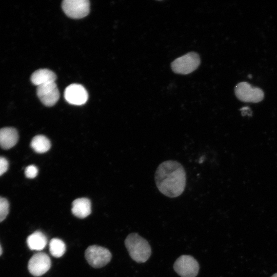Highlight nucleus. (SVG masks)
<instances>
[{
	"label": "nucleus",
	"instance_id": "1",
	"mask_svg": "<svg viewBox=\"0 0 277 277\" xmlns=\"http://www.w3.org/2000/svg\"><path fill=\"white\" fill-rule=\"evenodd\" d=\"M156 186L164 195L176 197L184 192L186 184V174L183 165L174 160L160 164L154 174Z\"/></svg>",
	"mask_w": 277,
	"mask_h": 277
},
{
	"label": "nucleus",
	"instance_id": "2",
	"mask_svg": "<svg viewBox=\"0 0 277 277\" xmlns=\"http://www.w3.org/2000/svg\"><path fill=\"white\" fill-rule=\"evenodd\" d=\"M125 246L131 259L141 263L146 262L151 254L148 241L137 233L129 234L125 240Z\"/></svg>",
	"mask_w": 277,
	"mask_h": 277
},
{
	"label": "nucleus",
	"instance_id": "3",
	"mask_svg": "<svg viewBox=\"0 0 277 277\" xmlns=\"http://www.w3.org/2000/svg\"><path fill=\"white\" fill-rule=\"evenodd\" d=\"M200 64L199 54L191 52L174 60L171 64V67L175 73L188 74L196 70Z\"/></svg>",
	"mask_w": 277,
	"mask_h": 277
},
{
	"label": "nucleus",
	"instance_id": "4",
	"mask_svg": "<svg viewBox=\"0 0 277 277\" xmlns=\"http://www.w3.org/2000/svg\"><path fill=\"white\" fill-rule=\"evenodd\" d=\"M85 257L91 266L98 268L107 265L112 255L108 249L98 245H91L86 249Z\"/></svg>",
	"mask_w": 277,
	"mask_h": 277
},
{
	"label": "nucleus",
	"instance_id": "5",
	"mask_svg": "<svg viewBox=\"0 0 277 277\" xmlns=\"http://www.w3.org/2000/svg\"><path fill=\"white\" fill-rule=\"evenodd\" d=\"M236 97L242 102L258 103L264 97V93L260 88L252 86L246 82L238 83L234 88Z\"/></svg>",
	"mask_w": 277,
	"mask_h": 277
},
{
	"label": "nucleus",
	"instance_id": "6",
	"mask_svg": "<svg viewBox=\"0 0 277 277\" xmlns=\"http://www.w3.org/2000/svg\"><path fill=\"white\" fill-rule=\"evenodd\" d=\"M174 271L181 277H195L199 271L197 261L189 255H182L173 265Z\"/></svg>",
	"mask_w": 277,
	"mask_h": 277
},
{
	"label": "nucleus",
	"instance_id": "7",
	"mask_svg": "<svg viewBox=\"0 0 277 277\" xmlns=\"http://www.w3.org/2000/svg\"><path fill=\"white\" fill-rule=\"evenodd\" d=\"M62 7L65 13L72 18H81L87 16L90 10L88 0H64Z\"/></svg>",
	"mask_w": 277,
	"mask_h": 277
},
{
	"label": "nucleus",
	"instance_id": "8",
	"mask_svg": "<svg viewBox=\"0 0 277 277\" xmlns=\"http://www.w3.org/2000/svg\"><path fill=\"white\" fill-rule=\"evenodd\" d=\"M51 265V260L48 255L44 252H38L29 260L28 269L33 276H39L49 270Z\"/></svg>",
	"mask_w": 277,
	"mask_h": 277
},
{
	"label": "nucleus",
	"instance_id": "9",
	"mask_svg": "<svg viewBox=\"0 0 277 277\" xmlns=\"http://www.w3.org/2000/svg\"><path fill=\"white\" fill-rule=\"evenodd\" d=\"M36 93L41 102L48 107L55 105L60 97V92L55 82L37 86Z\"/></svg>",
	"mask_w": 277,
	"mask_h": 277
},
{
	"label": "nucleus",
	"instance_id": "10",
	"mask_svg": "<svg viewBox=\"0 0 277 277\" xmlns=\"http://www.w3.org/2000/svg\"><path fill=\"white\" fill-rule=\"evenodd\" d=\"M66 101L72 105H82L88 100V94L86 89L81 85L73 84L69 85L64 92Z\"/></svg>",
	"mask_w": 277,
	"mask_h": 277
},
{
	"label": "nucleus",
	"instance_id": "11",
	"mask_svg": "<svg viewBox=\"0 0 277 277\" xmlns=\"http://www.w3.org/2000/svg\"><path fill=\"white\" fill-rule=\"evenodd\" d=\"M18 133L12 127H5L0 129V146L4 149L13 147L17 142Z\"/></svg>",
	"mask_w": 277,
	"mask_h": 277
},
{
	"label": "nucleus",
	"instance_id": "12",
	"mask_svg": "<svg viewBox=\"0 0 277 277\" xmlns=\"http://www.w3.org/2000/svg\"><path fill=\"white\" fill-rule=\"evenodd\" d=\"M72 205L73 214L78 218H85L91 213V202L87 198L77 199L72 202Z\"/></svg>",
	"mask_w": 277,
	"mask_h": 277
},
{
	"label": "nucleus",
	"instance_id": "13",
	"mask_svg": "<svg viewBox=\"0 0 277 277\" xmlns=\"http://www.w3.org/2000/svg\"><path fill=\"white\" fill-rule=\"evenodd\" d=\"M56 74L47 69H40L34 71L31 76V81L34 85L38 86L45 84L55 82Z\"/></svg>",
	"mask_w": 277,
	"mask_h": 277
},
{
	"label": "nucleus",
	"instance_id": "14",
	"mask_svg": "<svg viewBox=\"0 0 277 277\" xmlns=\"http://www.w3.org/2000/svg\"><path fill=\"white\" fill-rule=\"evenodd\" d=\"M28 247L32 250H42L47 244L46 236L40 231H36L27 239Z\"/></svg>",
	"mask_w": 277,
	"mask_h": 277
},
{
	"label": "nucleus",
	"instance_id": "15",
	"mask_svg": "<svg viewBox=\"0 0 277 277\" xmlns=\"http://www.w3.org/2000/svg\"><path fill=\"white\" fill-rule=\"evenodd\" d=\"M31 147L35 152L42 153L49 150L51 147V143L45 136L38 135L32 138Z\"/></svg>",
	"mask_w": 277,
	"mask_h": 277
},
{
	"label": "nucleus",
	"instance_id": "16",
	"mask_svg": "<svg viewBox=\"0 0 277 277\" xmlns=\"http://www.w3.org/2000/svg\"><path fill=\"white\" fill-rule=\"evenodd\" d=\"M49 247L51 254L55 258L61 257L66 251L65 243L57 238H53L50 240Z\"/></svg>",
	"mask_w": 277,
	"mask_h": 277
},
{
	"label": "nucleus",
	"instance_id": "17",
	"mask_svg": "<svg viewBox=\"0 0 277 277\" xmlns=\"http://www.w3.org/2000/svg\"><path fill=\"white\" fill-rule=\"evenodd\" d=\"M9 204L8 201L0 196V222L6 217L9 212Z\"/></svg>",
	"mask_w": 277,
	"mask_h": 277
},
{
	"label": "nucleus",
	"instance_id": "18",
	"mask_svg": "<svg viewBox=\"0 0 277 277\" xmlns=\"http://www.w3.org/2000/svg\"><path fill=\"white\" fill-rule=\"evenodd\" d=\"M25 175L29 179L34 178L38 173L37 167L34 165H30L26 167L25 171Z\"/></svg>",
	"mask_w": 277,
	"mask_h": 277
},
{
	"label": "nucleus",
	"instance_id": "19",
	"mask_svg": "<svg viewBox=\"0 0 277 277\" xmlns=\"http://www.w3.org/2000/svg\"><path fill=\"white\" fill-rule=\"evenodd\" d=\"M8 162L3 157L0 156V176L3 174L8 169Z\"/></svg>",
	"mask_w": 277,
	"mask_h": 277
},
{
	"label": "nucleus",
	"instance_id": "20",
	"mask_svg": "<svg viewBox=\"0 0 277 277\" xmlns=\"http://www.w3.org/2000/svg\"><path fill=\"white\" fill-rule=\"evenodd\" d=\"M242 111V114L243 115H245L247 114H249V112H251L250 108L248 107H244L240 109Z\"/></svg>",
	"mask_w": 277,
	"mask_h": 277
},
{
	"label": "nucleus",
	"instance_id": "21",
	"mask_svg": "<svg viewBox=\"0 0 277 277\" xmlns=\"http://www.w3.org/2000/svg\"><path fill=\"white\" fill-rule=\"evenodd\" d=\"M2 249L0 245V255L2 254Z\"/></svg>",
	"mask_w": 277,
	"mask_h": 277
},
{
	"label": "nucleus",
	"instance_id": "22",
	"mask_svg": "<svg viewBox=\"0 0 277 277\" xmlns=\"http://www.w3.org/2000/svg\"><path fill=\"white\" fill-rule=\"evenodd\" d=\"M271 277H277V273L274 274Z\"/></svg>",
	"mask_w": 277,
	"mask_h": 277
}]
</instances>
